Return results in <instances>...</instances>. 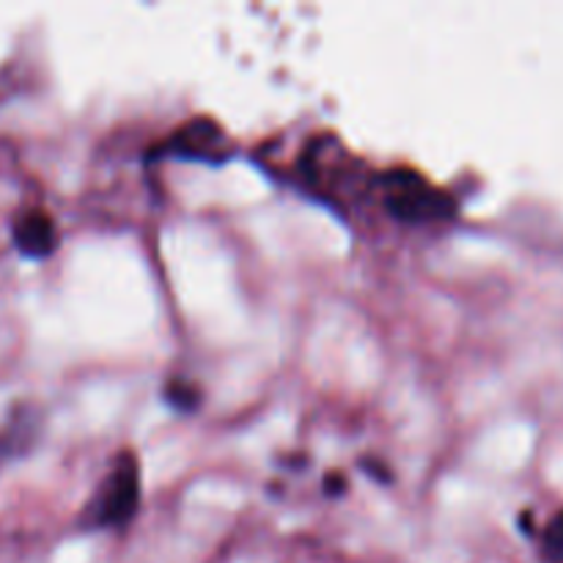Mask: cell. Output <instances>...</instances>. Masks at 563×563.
<instances>
[{
  "label": "cell",
  "instance_id": "cell-2",
  "mask_svg": "<svg viewBox=\"0 0 563 563\" xmlns=\"http://www.w3.org/2000/svg\"><path fill=\"white\" fill-rule=\"evenodd\" d=\"M379 198L385 209L396 220L405 223H432V220H445L454 214V201L449 192L440 190L438 185L412 168L385 170L377 181Z\"/></svg>",
  "mask_w": 563,
  "mask_h": 563
},
{
  "label": "cell",
  "instance_id": "cell-6",
  "mask_svg": "<svg viewBox=\"0 0 563 563\" xmlns=\"http://www.w3.org/2000/svg\"><path fill=\"white\" fill-rule=\"evenodd\" d=\"M542 555L548 563H563V515L555 517L544 531Z\"/></svg>",
  "mask_w": 563,
  "mask_h": 563
},
{
  "label": "cell",
  "instance_id": "cell-1",
  "mask_svg": "<svg viewBox=\"0 0 563 563\" xmlns=\"http://www.w3.org/2000/svg\"><path fill=\"white\" fill-rule=\"evenodd\" d=\"M141 462L135 451L124 449L115 454L113 465L104 473L99 487L88 498L80 515L86 528H124L141 509Z\"/></svg>",
  "mask_w": 563,
  "mask_h": 563
},
{
  "label": "cell",
  "instance_id": "cell-7",
  "mask_svg": "<svg viewBox=\"0 0 563 563\" xmlns=\"http://www.w3.org/2000/svg\"><path fill=\"white\" fill-rule=\"evenodd\" d=\"M324 493L328 495H344L346 493V478L341 476V473H330V476H324Z\"/></svg>",
  "mask_w": 563,
  "mask_h": 563
},
{
  "label": "cell",
  "instance_id": "cell-4",
  "mask_svg": "<svg viewBox=\"0 0 563 563\" xmlns=\"http://www.w3.org/2000/svg\"><path fill=\"white\" fill-rule=\"evenodd\" d=\"M220 137H223V132L212 119H192L176 130L170 148L187 154V157H201V154L218 152Z\"/></svg>",
  "mask_w": 563,
  "mask_h": 563
},
{
  "label": "cell",
  "instance_id": "cell-5",
  "mask_svg": "<svg viewBox=\"0 0 563 563\" xmlns=\"http://www.w3.org/2000/svg\"><path fill=\"white\" fill-rule=\"evenodd\" d=\"M163 399L165 405L174 407L176 412H196L201 407V388L187 379H170L168 385L163 388Z\"/></svg>",
  "mask_w": 563,
  "mask_h": 563
},
{
  "label": "cell",
  "instance_id": "cell-3",
  "mask_svg": "<svg viewBox=\"0 0 563 563\" xmlns=\"http://www.w3.org/2000/svg\"><path fill=\"white\" fill-rule=\"evenodd\" d=\"M11 236H14V247L25 258H47L58 247L55 220L47 212H42V209H31V212L20 214L14 220Z\"/></svg>",
  "mask_w": 563,
  "mask_h": 563
}]
</instances>
